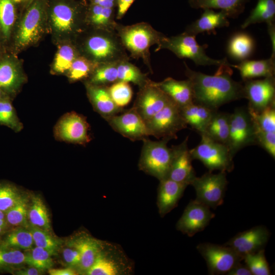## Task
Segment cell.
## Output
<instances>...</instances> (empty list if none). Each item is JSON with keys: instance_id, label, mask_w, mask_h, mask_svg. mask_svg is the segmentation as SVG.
<instances>
[{"instance_id": "cell-1", "label": "cell", "mask_w": 275, "mask_h": 275, "mask_svg": "<svg viewBox=\"0 0 275 275\" xmlns=\"http://www.w3.org/2000/svg\"><path fill=\"white\" fill-rule=\"evenodd\" d=\"M185 75L192 85L194 102L211 109L244 98L243 86L231 77V65H222L214 75L194 71L184 62Z\"/></svg>"}, {"instance_id": "cell-2", "label": "cell", "mask_w": 275, "mask_h": 275, "mask_svg": "<svg viewBox=\"0 0 275 275\" xmlns=\"http://www.w3.org/2000/svg\"><path fill=\"white\" fill-rule=\"evenodd\" d=\"M47 10L46 0H32L28 3L23 15L18 20L10 52L14 54L40 40L45 29Z\"/></svg>"}, {"instance_id": "cell-3", "label": "cell", "mask_w": 275, "mask_h": 275, "mask_svg": "<svg viewBox=\"0 0 275 275\" xmlns=\"http://www.w3.org/2000/svg\"><path fill=\"white\" fill-rule=\"evenodd\" d=\"M118 36L132 56L142 58L150 69V48L154 44L159 45L166 36L144 22L120 27Z\"/></svg>"}, {"instance_id": "cell-4", "label": "cell", "mask_w": 275, "mask_h": 275, "mask_svg": "<svg viewBox=\"0 0 275 275\" xmlns=\"http://www.w3.org/2000/svg\"><path fill=\"white\" fill-rule=\"evenodd\" d=\"M143 141L138 164L140 170L159 181L167 178L173 156L172 148L167 145L169 140L154 141L148 138Z\"/></svg>"}, {"instance_id": "cell-5", "label": "cell", "mask_w": 275, "mask_h": 275, "mask_svg": "<svg viewBox=\"0 0 275 275\" xmlns=\"http://www.w3.org/2000/svg\"><path fill=\"white\" fill-rule=\"evenodd\" d=\"M207 47L200 45L196 39V36L185 32L170 37H165L158 45V49L166 48L173 52L180 59L192 60L197 65L219 66L230 64L225 58L216 60L210 58L205 52Z\"/></svg>"}, {"instance_id": "cell-6", "label": "cell", "mask_w": 275, "mask_h": 275, "mask_svg": "<svg viewBox=\"0 0 275 275\" xmlns=\"http://www.w3.org/2000/svg\"><path fill=\"white\" fill-rule=\"evenodd\" d=\"M123 47L120 39L109 30L102 29L87 38L84 49L88 59L99 64L126 60Z\"/></svg>"}, {"instance_id": "cell-7", "label": "cell", "mask_w": 275, "mask_h": 275, "mask_svg": "<svg viewBox=\"0 0 275 275\" xmlns=\"http://www.w3.org/2000/svg\"><path fill=\"white\" fill-rule=\"evenodd\" d=\"M199 144L190 153L193 159H198L212 172L214 170L231 172L233 170V156L227 145L216 142L204 134H200Z\"/></svg>"}, {"instance_id": "cell-8", "label": "cell", "mask_w": 275, "mask_h": 275, "mask_svg": "<svg viewBox=\"0 0 275 275\" xmlns=\"http://www.w3.org/2000/svg\"><path fill=\"white\" fill-rule=\"evenodd\" d=\"M150 135L169 141L177 139V133L187 127L180 108L171 102L145 121Z\"/></svg>"}, {"instance_id": "cell-9", "label": "cell", "mask_w": 275, "mask_h": 275, "mask_svg": "<svg viewBox=\"0 0 275 275\" xmlns=\"http://www.w3.org/2000/svg\"><path fill=\"white\" fill-rule=\"evenodd\" d=\"M257 145L254 125L248 109L239 107L231 114L227 146L234 155L244 147Z\"/></svg>"}, {"instance_id": "cell-10", "label": "cell", "mask_w": 275, "mask_h": 275, "mask_svg": "<svg viewBox=\"0 0 275 275\" xmlns=\"http://www.w3.org/2000/svg\"><path fill=\"white\" fill-rule=\"evenodd\" d=\"M227 184L226 172L213 174L209 171L196 177L190 185L196 190L195 200L209 208H216L224 202Z\"/></svg>"}, {"instance_id": "cell-11", "label": "cell", "mask_w": 275, "mask_h": 275, "mask_svg": "<svg viewBox=\"0 0 275 275\" xmlns=\"http://www.w3.org/2000/svg\"><path fill=\"white\" fill-rule=\"evenodd\" d=\"M47 18L56 34L69 36L78 30L79 9L70 0H53L48 3Z\"/></svg>"}, {"instance_id": "cell-12", "label": "cell", "mask_w": 275, "mask_h": 275, "mask_svg": "<svg viewBox=\"0 0 275 275\" xmlns=\"http://www.w3.org/2000/svg\"><path fill=\"white\" fill-rule=\"evenodd\" d=\"M197 249L205 259L210 274H227L243 257L234 250L225 245L209 242L199 244Z\"/></svg>"}, {"instance_id": "cell-13", "label": "cell", "mask_w": 275, "mask_h": 275, "mask_svg": "<svg viewBox=\"0 0 275 275\" xmlns=\"http://www.w3.org/2000/svg\"><path fill=\"white\" fill-rule=\"evenodd\" d=\"M90 125L86 118L74 112L66 113L53 128L54 138L59 141L86 145L91 140Z\"/></svg>"}, {"instance_id": "cell-14", "label": "cell", "mask_w": 275, "mask_h": 275, "mask_svg": "<svg viewBox=\"0 0 275 275\" xmlns=\"http://www.w3.org/2000/svg\"><path fill=\"white\" fill-rule=\"evenodd\" d=\"M131 270L130 263L121 250L104 242L94 262L86 274L121 275L130 273Z\"/></svg>"}, {"instance_id": "cell-15", "label": "cell", "mask_w": 275, "mask_h": 275, "mask_svg": "<svg viewBox=\"0 0 275 275\" xmlns=\"http://www.w3.org/2000/svg\"><path fill=\"white\" fill-rule=\"evenodd\" d=\"M244 98L249 100L248 108L259 112L275 104L274 76L244 81Z\"/></svg>"}, {"instance_id": "cell-16", "label": "cell", "mask_w": 275, "mask_h": 275, "mask_svg": "<svg viewBox=\"0 0 275 275\" xmlns=\"http://www.w3.org/2000/svg\"><path fill=\"white\" fill-rule=\"evenodd\" d=\"M173 102L153 81L140 88L133 107L145 122Z\"/></svg>"}, {"instance_id": "cell-17", "label": "cell", "mask_w": 275, "mask_h": 275, "mask_svg": "<svg viewBox=\"0 0 275 275\" xmlns=\"http://www.w3.org/2000/svg\"><path fill=\"white\" fill-rule=\"evenodd\" d=\"M26 80L21 65L14 54L7 52L0 58V89L12 100Z\"/></svg>"}, {"instance_id": "cell-18", "label": "cell", "mask_w": 275, "mask_h": 275, "mask_svg": "<svg viewBox=\"0 0 275 275\" xmlns=\"http://www.w3.org/2000/svg\"><path fill=\"white\" fill-rule=\"evenodd\" d=\"M214 216L209 207L196 200H191L178 221L176 228L182 233L192 237L203 231Z\"/></svg>"}, {"instance_id": "cell-19", "label": "cell", "mask_w": 275, "mask_h": 275, "mask_svg": "<svg viewBox=\"0 0 275 275\" xmlns=\"http://www.w3.org/2000/svg\"><path fill=\"white\" fill-rule=\"evenodd\" d=\"M105 120L115 131L132 141H143L150 135L145 121L133 107Z\"/></svg>"}, {"instance_id": "cell-20", "label": "cell", "mask_w": 275, "mask_h": 275, "mask_svg": "<svg viewBox=\"0 0 275 275\" xmlns=\"http://www.w3.org/2000/svg\"><path fill=\"white\" fill-rule=\"evenodd\" d=\"M188 139L187 136L181 143L171 147L173 156L167 178L187 186L196 177L188 147Z\"/></svg>"}, {"instance_id": "cell-21", "label": "cell", "mask_w": 275, "mask_h": 275, "mask_svg": "<svg viewBox=\"0 0 275 275\" xmlns=\"http://www.w3.org/2000/svg\"><path fill=\"white\" fill-rule=\"evenodd\" d=\"M269 237L268 229L260 225L238 233L224 245L232 248L243 258L246 255L264 249Z\"/></svg>"}, {"instance_id": "cell-22", "label": "cell", "mask_w": 275, "mask_h": 275, "mask_svg": "<svg viewBox=\"0 0 275 275\" xmlns=\"http://www.w3.org/2000/svg\"><path fill=\"white\" fill-rule=\"evenodd\" d=\"M87 94L95 111L104 119L117 115L122 109L113 101L108 86L95 85L85 82Z\"/></svg>"}, {"instance_id": "cell-23", "label": "cell", "mask_w": 275, "mask_h": 275, "mask_svg": "<svg viewBox=\"0 0 275 275\" xmlns=\"http://www.w3.org/2000/svg\"><path fill=\"white\" fill-rule=\"evenodd\" d=\"M159 181L157 205L160 215L163 217L177 206L187 185L169 178Z\"/></svg>"}, {"instance_id": "cell-24", "label": "cell", "mask_w": 275, "mask_h": 275, "mask_svg": "<svg viewBox=\"0 0 275 275\" xmlns=\"http://www.w3.org/2000/svg\"><path fill=\"white\" fill-rule=\"evenodd\" d=\"M154 82L180 108L194 103L193 87L188 79L178 80L168 77Z\"/></svg>"}, {"instance_id": "cell-25", "label": "cell", "mask_w": 275, "mask_h": 275, "mask_svg": "<svg viewBox=\"0 0 275 275\" xmlns=\"http://www.w3.org/2000/svg\"><path fill=\"white\" fill-rule=\"evenodd\" d=\"M17 5L14 0H0V43L8 52L18 20Z\"/></svg>"}, {"instance_id": "cell-26", "label": "cell", "mask_w": 275, "mask_h": 275, "mask_svg": "<svg viewBox=\"0 0 275 275\" xmlns=\"http://www.w3.org/2000/svg\"><path fill=\"white\" fill-rule=\"evenodd\" d=\"M204 10L199 18L186 27L185 33L196 36L204 32L215 34L216 29L229 26L228 17L224 12H215L212 9Z\"/></svg>"}, {"instance_id": "cell-27", "label": "cell", "mask_w": 275, "mask_h": 275, "mask_svg": "<svg viewBox=\"0 0 275 275\" xmlns=\"http://www.w3.org/2000/svg\"><path fill=\"white\" fill-rule=\"evenodd\" d=\"M104 242L89 235H82L72 240L69 245L75 248L80 255L79 269L86 273L94 262Z\"/></svg>"}, {"instance_id": "cell-28", "label": "cell", "mask_w": 275, "mask_h": 275, "mask_svg": "<svg viewBox=\"0 0 275 275\" xmlns=\"http://www.w3.org/2000/svg\"><path fill=\"white\" fill-rule=\"evenodd\" d=\"M239 72L243 81L257 77L274 76L275 58L260 60H245L237 65H231Z\"/></svg>"}, {"instance_id": "cell-29", "label": "cell", "mask_w": 275, "mask_h": 275, "mask_svg": "<svg viewBox=\"0 0 275 275\" xmlns=\"http://www.w3.org/2000/svg\"><path fill=\"white\" fill-rule=\"evenodd\" d=\"M182 116L187 125L199 134L204 132L215 112L206 106L193 103L180 108Z\"/></svg>"}, {"instance_id": "cell-30", "label": "cell", "mask_w": 275, "mask_h": 275, "mask_svg": "<svg viewBox=\"0 0 275 275\" xmlns=\"http://www.w3.org/2000/svg\"><path fill=\"white\" fill-rule=\"evenodd\" d=\"M249 0H189L195 9H216L224 12L228 17L236 18L241 14Z\"/></svg>"}, {"instance_id": "cell-31", "label": "cell", "mask_w": 275, "mask_h": 275, "mask_svg": "<svg viewBox=\"0 0 275 275\" xmlns=\"http://www.w3.org/2000/svg\"><path fill=\"white\" fill-rule=\"evenodd\" d=\"M254 48L253 38L248 34L239 32L233 35L229 40L227 51L230 57L240 62L248 59Z\"/></svg>"}, {"instance_id": "cell-32", "label": "cell", "mask_w": 275, "mask_h": 275, "mask_svg": "<svg viewBox=\"0 0 275 275\" xmlns=\"http://www.w3.org/2000/svg\"><path fill=\"white\" fill-rule=\"evenodd\" d=\"M230 115L229 113L216 111L204 132L200 134H204L212 140L227 145Z\"/></svg>"}, {"instance_id": "cell-33", "label": "cell", "mask_w": 275, "mask_h": 275, "mask_svg": "<svg viewBox=\"0 0 275 275\" xmlns=\"http://www.w3.org/2000/svg\"><path fill=\"white\" fill-rule=\"evenodd\" d=\"M8 230L0 237V245L16 249L29 250L34 244L32 235L26 227Z\"/></svg>"}, {"instance_id": "cell-34", "label": "cell", "mask_w": 275, "mask_h": 275, "mask_svg": "<svg viewBox=\"0 0 275 275\" xmlns=\"http://www.w3.org/2000/svg\"><path fill=\"white\" fill-rule=\"evenodd\" d=\"M28 219L29 224L51 232L48 212L42 199L39 195H33L31 198L28 208Z\"/></svg>"}, {"instance_id": "cell-35", "label": "cell", "mask_w": 275, "mask_h": 275, "mask_svg": "<svg viewBox=\"0 0 275 275\" xmlns=\"http://www.w3.org/2000/svg\"><path fill=\"white\" fill-rule=\"evenodd\" d=\"M275 20V0H258L256 7L241 24L244 29L249 26L259 23L268 24Z\"/></svg>"}, {"instance_id": "cell-36", "label": "cell", "mask_w": 275, "mask_h": 275, "mask_svg": "<svg viewBox=\"0 0 275 275\" xmlns=\"http://www.w3.org/2000/svg\"><path fill=\"white\" fill-rule=\"evenodd\" d=\"M118 62L98 64L85 82L95 85L108 86L109 84L117 81Z\"/></svg>"}, {"instance_id": "cell-37", "label": "cell", "mask_w": 275, "mask_h": 275, "mask_svg": "<svg viewBox=\"0 0 275 275\" xmlns=\"http://www.w3.org/2000/svg\"><path fill=\"white\" fill-rule=\"evenodd\" d=\"M118 81L132 82L141 88L149 81L146 74L126 60H121L117 65Z\"/></svg>"}, {"instance_id": "cell-38", "label": "cell", "mask_w": 275, "mask_h": 275, "mask_svg": "<svg viewBox=\"0 0 275 275\" xmlns=\"http://www.w3.org/2000/svg\"><path fill=\"white\" fill-rule=\"evenodd\" d=\"M77 57V51L71 44H64L60 45L54 59L52 72L56 74H66Z\"/></svg>"}, {"instance_id": "cell-39", "label": "cell", "mask_w": 275, "mask_h": 275, "mask_svg": "<svg viewBox=\"0 0 275 275\" xmlns=\"http://www.w3.org/2000/svg\"><path fill=\"white\" fill-rule=\"evenodd\" d=\"M26 227L32 234L35 246L43 248L52 255L57 254L61 245V241L54 237L50 232L28 224Z\"/></svg>"}, {"instance_id": "cell-40", "label": "cell", "mask_w": 275, "mask_h": 275, "mask_svg": "<svg viewBox=\"0 0 275 275\" xmlns=\"http://www.w3.org/2000/svg\"><path fill=\"white\" fill-rule=\"evenodd\" d=\"M98 64L85 57L78 56L66 73L67 76L70 82L86 80Z\"/></svg>"}, {"instance_id": "cell-41", "label": "cell", "mask_w": 275, "mask_h": 275, "mask_svg": "<svg viewBox=\"0 0 275 275\" xmlns=\"http://www.w3.org/2000/svg\"><path fill=\"white\" fill-rule=\"evenodd\" d=\"M247 109L253 120L255 130L266 132H275V104L270 105L259 112Z\"/></svg>"}, {"instance_id": "cell-42", "label": "cell", "mask_w": 275, "mask_h": 275, "mask_svg": "<svg viewBox=\"0 0 275 275\" xmlns=\"http://www.w3.org/2000/svg\"><path fill=\"white\" fill-rule=\"evenodd\" d=\"M12 101L10 98L0 100V125L7 126L15 132H19L23 129V125L17 115Z\"/></svg>"}, {"instance_id": "cell-43", "label": "cell", "mask_w": 275, "mask_h": 275, "mask_svg": "<svg viewBox=\"0 0 275 275\" xmlns=\"http://www.w3.org/2000/svg\"><path fill=\"white\" fill-rule=\"evenodd\" d=\"M25 263V255L20 250L0 245V271H12Z\"/></svg>"}, {"instance_id": "cell-44", "label": "cell", "mask_w": 275, "mask_h": 275, "mask_svg": "<svg viewBox=\"0 0 275 275\" xmlns=\"http://www.w3.org/2000/svg\"><path fill=\"white\" fill-rule=\"evenodd\" d=\"M25 263L42 271L49 269L53 265L52 255L46 250L35 246L24 253Z\"/></svg>"}, {"instance_id": "cell-45", "label": "cell", "mask_w": 275, "mask_h": 275, "mask_svg": "<svg viewBox=\"0 0 275 275\" xmlns=\"http://www.w3.org/2000/svg\"><path fill=\"white\" fill-rule=\"evenodd\" d=\"M29 199L24 197L6 213V218L9 226L13 227H26L28 212L29 206Z\"/></svg>"}, {"instance_id": "cell-46", "label": "cell", "mask_w": 275, "mask_h": 275, "mask_svg": "<svg viewBox=\"0 0 275 275\" xmlns=\"http://www.w3.org/2000/svg\"><path fill=\"white\" fill-rule=\"evenodd\" d=\"M23 197L22 192L14 184L0 182V210L6 213Z\"/></svg>"}, {"instance_id": "cell-47", "label": "cell", "mask_w": 275, "mask_h": 275, "mask_svg": "<svg viewBox=\"0 0 275 275\" xmlns=\"http://www.w3.org/2000/svg\"><path fill=\"white\" fill-rule=\"evenodd\" d=\"M264 249L244 256L243 260L253 275L270 274L269 264L266 260Z\"/></svg>"}, {"instance_id": "cell-48", "label": "cell", "mask_w": 275, "mask_h": 275, "mask_svg": "<svg viewBox=\"0 0 275 275\" xmlns=\"http://www.w3.org/2000/svg\"><path fill=\"white\" fill-rule=\"evenodd\" d=\"M108 89L113 101L118 107L123 108L130 102L133 93L128 82L117 81Z\"/></svg>"}, {"instance_id": "cell-49", "label": "cell", "mask_w": 275, "mask_h": 275, "mask_svg": "<svg viewBox=\"0 0 275 275\" xmlns=\"http://www.w3.org/2000/svg\"><path fill=\"white\" fill-rule=\"evenodd\" d=\"M113 8L103 7L93 4L89 13V20L94 25L101 29L109 30L108 27L114 26L112 21Z\"/></svg>"}, {"instance_id": "cell-50", "label": "cell", "mask_w": 275, "mask_h": 275, "mask_svg": "<svg viewBox=\"0 0 275 275\" xmlns=\"http://www.w3.org/2000/svg\"><path fill=\"white\" fill-rule=\"evenodd\" d=\"M255 130L257 145L263 148L273 159L275 158V132Z\"/></svg>"}, {"instance_id": "cell-51", "label": "cell", "mask_w": 275, "mask_h": 275, "mask_svg": "<svg viewBox=\"0 0 275 275\" xmlns=\"http://www.w3.org/2000/svg\"><path fill=\"white\" fill-rule=\"evenodd\" d=\"M68 247L64 249L63 257L65 262L71 267H79L80 255L75 248L68 245Z\"/></svg>"}, {"instance_id": "cell-52", "label": "cell", "mask_w": 275, "mask_h": 275, "mask_svg": "<svg viewBox=\"0 0 275 275\" xmlns=\"http://www.w3.org/2000/svg\"><path fill=\"white\" fill-rule=\"evenodd\" d=\"M228 275H252L245 264L240 262L235 265L227 273Z\"/></svg>"}, {"instance_id": "cell-53", "label": "cell", "mask_w": 275, "mask_h": 275, "mask_svg": "<svg viewBox=\"0 0 275 275\" xmlns=\"http://www.w3.org/2000/svg\"><path fill=\"white\" fill-rule=\"evenodd\" d=\"M134 0H118L117 18H121L127 11Z\"/></svg>"}, {"instance_id": "cell-54", "label": "cell", "mask_w": 275, "mask_h": 275, "mask_svg": "<svg viewBox=\"0 0 275 275\" xmlns=\"http://www.w3.org/2000/svg\"><path fill=\"white\" fill-rule=\"evenodd\" d=\"M267 32L270 42L271 44L272 52L271 57L275 58V24L274 22H271L267 24Z\"/></svg>"}, {"instance_id": "cell-55", "label": "cell", "mask_w": 275, "mask_h": 275, "mask_svg": "<svg viewBox=\"0 0 275 275\" xmlns=\"http://www.w3.org/2000/svg\"><path fill=\"white\" fill-rule=\"evenodd\" d=\"M48 272L50 275H75L77 274L72 267L61 269L51 268L48 270Z\"/></svg>"}, {"instance_id": "cell-56", "label": "cell", "mask_w": 275, "mask_h": 275, "mask_svg": "<svg viewBox=\"0 0 275 275\" xmlns=\"http://www.w3.org/2000/svg\"><path fill=\"white\" fill-rule=\"evenodd\" d=\"M43 271L36 268L31 267L23 269H19L14 272L15 274L18 275H38L41 274Z\"/></svg>"}, {"instance_id": "cell-57", "label": "cell", "mask_w": 275, "mask_h": 275, "mask_svg": "<svg viewBox=\"0 0 275 275\" xmlns=\"http://www.w3.org/2000/svg\"><path fill=\"white\" fill-rule=\"evenodd\" d=\"M9 226L6 218L5 213L0 210V237L8 230Z\"/></svg>"}, {"instance_id": "cell-58", "label": "cell", "mask_w": 275, "mask_h": 275, "mask_svg": "<svg viewBox=\"0 0 275 275\" xmlns=\"http://www.w3.org/2000/svg\"><path fill=\"white\" fill-rule=\"evenodd\" d=\"M92 4L103 7L113 8L115 5V0H91Z\"/></svg>"}, {"instance_id": "cell-59", "label": "cell", "mask_w": 275, "mask_h": 275, "mask_svg": "<svg viewBox=\"0 0 275 275\" xmlns=\"http://www.w3.org/2000/svg\"><path fill=\"white\" fill-rule=\"evenodd\" d=\"M6 98L11 99L2 90L0 89V100Z\"/></svg>"}, {"instance_id": "cell-60", "label": "cell", "mask_w": 275, "mask_h": 275, "mask_svg": "<svg viewBox=\"0 0 275 275\" xmlns=\"http://www.w3.org/2000/svg\"><path fill=\"white\" fill-rule=\"evenodd\" d=\"M7 51L0 43V58H1Z\"/></svg>"}, {"instance_id": "cell-61", "label": "cell", "mask_w": 275, "mask_h": 275, "mask_svg": "<svg viewBox=\"0 0 275 275\" xmlns=\"http://www.w3.org/2000/svg\"><path fill=\"white\" fill-rule=\"evenodd\" d=\"M14 1L17 4H21L25 2H28V3H29L30 2H31L32 0H14Z\"/></svg>"}]
</instances>
